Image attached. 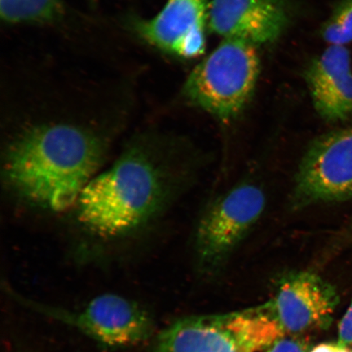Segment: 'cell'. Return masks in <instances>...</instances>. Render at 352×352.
Wrapping results in <instances>:
<instances>
[{"instance_id":"cell-2","label":"cell","mask_w":352,"mask_h":352,"mask_svg":"<svg viewBox=\"0 0 352 352\" xmlns=\"http://www.w3.org/2000/svg\"><path fill=\"white\" fill-rule=\"evenodd\" d=\"M169 183L164 167L142 147H132L83 189L76 206L78 221L102 239L129 234L164 209Z\"/></svg>"},{"instance_id":"cell-14","label":"cell","mask_w":352,"mask_h":352,"mask_svg":"<svg viewBox=\"0 0 352 352\" xmlns=\"http://www.w3.org/2000/svg\"><path fill=\"white\" fill-rule=\"evenodd\" d=\"M329 45L346 46L352 42V0H341L320 30Z\"/></svg>"},{"instance_id":"cell-4","label":"cell","mask_w":352,"mask_h":352,"mask_svg":"<svg viewBox=\"0 0 352 352\" xmlns=\"http://www.w3.org/2000/svg\"><path fill=\"white\" fill-rule=\"evenodd\" d=\"M266 205L263 189L240 184L214 200L198 223L196 263L202 276L218 275L235 249L261 218Z\"/></svg>"},{"instance_id":"cell-11","label":"cell","mask_w":352,"mask_h":352,"mask_svg":"<svg viewBox=\"0 0 352 352\" xmlns=\"http://www.w3.org/2000/svg\"><path fill=\"white\" fill-rule=\"evenodd\" d=\"M157 352H241L217 316L176 321L158 338Z\"/></svg>"},{"instance_id":"cell-17","label":"cell","mask_w":352,"mask_h":352,"mask_svg":"<svg viewBox=\"0 0 352 352\" xmlns=\"http://www.w3.org/2000/svg\"><path fill=\"white\" fill-rule=\"evenodd\" d=\"M308 352H352V349L338 341L320 343Z\"/></svg>"},{"instance_id":"cell-12","label":"cell","mask_w":352,"mask_h":352,"mask_svg":"<svg viewBox=\"0 0 352 352\" xmlns=\"http://www.w3.org/2000/svg\"><path fill=\"white\" fill-rule=\"evenodd\" d=\"M241 352L271 349L285 333L268 303L234 314L217 316Z\"/></svg>"},{"instance_id":"cell-1","label":"cell","mask_w":352,"mask_h":352,"mask_svg":"<svg viewBox=\"0 0 352 352\" xmlns=\"http://www.w3.org/2000/svg\"><path fill=\"white\" fill-rule=\"evenodd\" d=\"M104 144L80 126L56 123L30 127L8 145L7 186L21 200L51 213L76 208L104 156Z\"/></svg>"},{"instance_id":"cell-16","label":"cell","mask_w":352,"mask_h":352,"mask_svg":"<svg viewBox=\"0 0 352 352\" xmlns=\"http://www.w3.org/2000/svg\"><path fill=\"white\" fill-rule=\"evenodd\" d=\"M267 352H308L305 344L294 338H281Z\"/></svg>"},{"instance_id":"cell-15","label":"cell","mask_w":352,"mask_h":352,"mask_svg":"<svg viewBox=\"0 0 352 352\" xmlns=\"http://www.w3.org/2000/svg\"><path fill=\"white\" fill-rule=\"evenodd\" d=\"M338 341L352 349V302L338 325Z\"/></svg>"},{"instance_id":"cell-8","label":"cell","mask_w":352,"mask_h":352,"mask_svg":"<svg viewBox=\"0 0 352 352\" xmlns=\"http://www.w3.org/2000/svg\"><path fill=\"white\" fill-rule=\"evenodd\" d=\"M208 3L206 0H167L151 19L134 21L139 36L157 50L183 59H195L206 47Z\"/></svg>"},{"instance_id":"cell-13","label":"cell","mask_w":352,"mask_h":352,"mask_svg":"<svg viewBox=\"0 0 352 352\" xmlns=\"http://www.w3.org/2000/svg\"><path fill=\"white\" fill-rule=\"evenodd\" d=\"M2 19L11 24L47 23L59 19L60 0H0Z\"/></svg>"},{"instance_id":"cell-10","label":"cell","mask_w":352,"mask_h":352,"mask_svg":"<svg viewBox=\"0 0 352 352\" xmlns=\"http://www.w3.org/2000/svg\"><path fill=\"white\" fill-rule=\"evenodd\" d=\"M305 79L316 111L325 121L346 120L352 114V67L345 46L329 45L311 61Z\"/></svg>"},{"instance_id":"cell-6","label":"cell","mask_w":352,"mask_h":352,"mask_svg":"<svg viewBox=\"0 0 352 352\" xmlns=\"http://www.w3.org/2000/svg\"><path fill=\"white\" fill-rule=\"evenodd\" d=\"M21 299L25 305L72 325L104 346L118 349L138 344L152 333L153 322L148 312L135 302L118 294H101L76 311Z\"/></svg>"},{"instance_id":"cell-7","label":"cell","mask_w":352,"mask_h":352,"mask_svg":"<svg viewBox=\"0 0 352 352\" xmlns=\"http://www.w3.org/2000/svg\"><path fill=\"white\" fill-rule=\"evenodd\" d=\"M276 287L268 305L285 333L296 336L329 327L338 296L328 281L314 272H290Z\"/></svg>"},{"instance_id":"cell-9","label":"cell","mask_w":352,"mask_h":352,"mask_svg":"<svg viewBox=\"0 0 352 352\" xmlns=\"http://www.w3.org/2000/svg\"><path fill=\"white\" fill-rule=\"evenodd\" d=\"M289 21L288 0H211L208 3L210 32L255 47L277 41Z\"/></svg>"},{"instance_id":"cell-3","label":"cell","mask_w":352,"mask_h":352,"mask_svg":"<svg viewBox=\"0 0 352 352\" xmlns=\"http://www.w3.org/2000/svg\"><path fill=\"white\" fill-rule=\"evenodd\" d=\"M261 72L257 47L224 38L195 66L184 82L189 103L223 122H230L252 98Z\"/></svg>"},{"instance_id":"cell-5","label":"cell","mask_w":352,"mask_h":352,"mask_svg":"<svg viewBox=\"0 0 352 352\" xmlns=\"http://www.w3.org/2000/svg\"><path fill=\"white\" fill-rule=\"evenodd\" d=\"M352 198V126L314 140L299 164L290 195L292 209Z\"/></svg>"}]
</instances>
